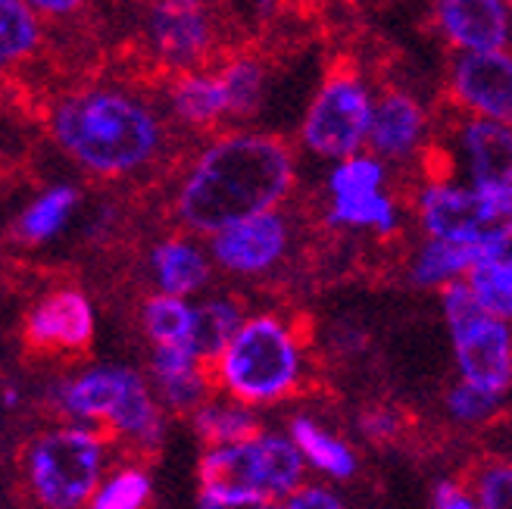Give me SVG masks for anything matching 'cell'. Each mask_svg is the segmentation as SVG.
I'll list each match as a JSON object with an SVG mask.
<instances>
[{
	"mask_svg": "<svg viewBox=\"0 0 512 509\" xmlns=\"http://www.w3.org/2000/svg\"><path fill=\"white\" fill-rule=\"evenodd\" d=\"M297 182V141L250 122L228 125L194 141L178 163L166 213L175 228L210 238L247 216L288 207Z\"/></svg>",
	"mask_w": 512,
	"mask_h": 509,
	"instance_id": "obj_1",
	"label": "cell"
},
{
	"mask_svg": "<svg viewBox=\"0 0 512 509\" xmlns=\"http://www.w3.org/2000/svg\"><path fill=\"white\" fill-rule=\"evenodd\" d=\"M44 138L88 182L125 185L153 175L175 144L160 104L141 88L91 79L57 91L44 107Z\"/></svg>",
	"mask_w": 512,
	"mask_h": 509,
	"instance_id": "obj_2",
	"label": "cell"
},
{
	"mask_svg": "<svg viewBox=\"0 0 512 509\" xmlns=\"http://www.w3.org/2000/svg\"><path fill=\"white\" fill-rule=\"evenodd\" d=\"M210 372L219 394L253 410L285 403L306 385L303 328L278 310H250Z\"/></svg>",
	"mask_w": 512,
	"mask_h": 509,
	"instance_id": "obj_3",
	"label": "cell"
},
{
	"mask_svg": "<svg viewBox=\"0 0 512 509\" xmlns=\"http://www.w3.org/2000/svg\"><path fill=\"white\" fill-rule=\"evenodd\" d=\"M419 235L475 247L512 244V185H475L447 169H422L406 194Z\"/></svg>",
	"mask_w": 512,
	"mask_h": 509,
	"instance_id": "obj_4",
	"label": "cell"
},
{
	"mask_svg": "<svg viewBox=\"0 0 512 509\" xmlns=\"http://www.w3.org/2000/svg\"><path fill=\"white\" fill-rule=\"evenodd\" d=\"M378 88L369 75L353 66H331L306 100L297 122V147L303 157L319 163H335L369 150V132L375 116Z\"/></svg>",
	"mask_w": 512,
	"mask_h": 509,
	"instance_id": "obj_5",
	"label": "cell"
},
{
	"mask_svg": "<svg viewBox=\"0 0 512 509\" xmlns=\"http://www.w3.org/2000/svg\"><path fill=\"white\" fill-rule=\"evenodd\" d=\"M107 431L94 425H57L25 447V475L44 509H82L100 488Z\"/></svg>",
	"mask_w": 512,
	"mask_h": 509,
	"instance_id": "obj_6",
	"label": "cell"
},
{
	"mask_svg": "<svg viewBox=\"0 0 512 509\" xmlns=\"http://www.w3.org/2000/svg\"><path fill=\"white\" fill-rule=\"evenodd\" d=\"M441 316L450 335L453 363L463 381L494 394L512 391V322L488 313L466 282L441 294Z\"/></svg>",
	"mask_w": 512,
	"mask_h": 509,
	"instance_id": "obj_7",
	"label": "cell"
},
{
	"mask_svg": "<svg viewBox=\"0 0 512 509\" xmlns=\"http://www.w3.org/2000/svg\"><path fill=\"white\" fill-rule=\"evenodd\" d=\"M216 0H147L141 16V54L160 75L216 63L225 50Z\"/></svg>",
	"mask_w": 512,
	"mask_h": 509,
	"instance_id": "obj_8",
	"label": "cell"
},
{
	"mask_svg": "<svg viewBox=\"0 0 512 509\" xmlns=\"http://www.w3.org/2000/svg\"><path fill=\"white\" fill-rule=\"evenodd\" d=\"M303 466L306 456L291 435L260 431L247 441L203 453L200 485L203 491H260L285 500L300 488Z\"/></svg>",
	"mask_w": 512,
	"mask_h": 509,
	"instance_id": "obj_9",
	"label": "cell"
},
{
	"mask_svg": "<svg viewBox=\"0 0 512 509\" xmlns=\"http://www.w3.org/2000/svg\"><path fill=\"white\" fill-rule=\"evenodd\" d=\"M297 238V216L288 207H275L222 228L207 238V244L222 278L228 282H263L291 263Z\"/></svg>",
	"mask_w": 512,
	"mask_h": 509,
	"instance_id": "obj_10",
	"label": "cell"
},
{
	"mask_svg": "<svg viewBox=\"0 0 512 509\" xmlns=\"http://www.w3.org/2000/svg\"><path fill=\"white\" fill-rule=\"evenodd\" d=\"M441 138V125L431 107L403 85L378 88L369 150L384 163L400 169H428L434 160V147Z\"/></svg>",
	"mask_w": 512,
	"mask_h": 509,
	"instance_id": "obj_11",
	"label": "cell"
},
{
	"mask_svg": "<svg viewBox=\"0 0 512 509\" xmlns=\"http://www.w3.org/2000/svg\"><path fill=\"white\" fill-rule=\"evenodd\" d=\"M434 163L475 185H512V125L450 110Z\"/></svg>",
	"mask_w": 512,
	"mask_h": 509,
	"instance_id": "obj_12",
	"label": "cell"
},
{
	"mask_svg": "<svg viewBox=\"0 0 512 509\" xmlns=\"http://www.w3.org/2000/svg\"><path fill=\"white\" fill-rule=\"evenodd\" d=\"M94 328L97 313L88 291L79 285H54L25 307L19 335L29 353L79 356L91 347Z\"/></svg>",
	"mask_w": 512,
	"mask_h": 509,
	"instance_id": "obj_13",
	"label": "cell"
},
{
	"mask_svg": "<svg viewBox=\"0 0 512 509\" xmlns=\"http://www.w3.org/2000/svg\"><path fill=\"white\" fill-rule=\"evenodd\" d=\"M444 104L512 125V47L491 54H450L444 69Z\"/></svg>",
	"mask_w": 512,
	"mask_h": 509,
	"instance_id": "obj_14",
	"label": "cell"
},
{
	"mask_svg": "<svg viewBox=\"0 0 512 509\" xmlns=\"http://www.w3.org/2000/svg\"><path fill=\"white\" fill-rule=\"evenodd\" d=\"M157 97L172 122V129L194 141L235 125L232 104H228V91L222 85L216 63L163 75Z\"/></svg>",
	"mask_w": 512,
	"mask_h": 509,
	"instance_id": "obj_15",
	"label": "cell"
},
{
	"mask_svg": "<svg viewBox=\"0 0 512 509\" xmlns=\"http://www.w3.org/2000/svg\"><path fill=\"white\" fill-rule=\"evenodd\" d=\"M428 25L450 54L512 47V0H428Z\"/></svg>",
	"mask_w": 512,
	"mask_h": 509,
	"instance_id": "obj_16",
	"label": "cell"
},
{
	"mask_svg": "<svg viewBox=\"0 0 512 509\" xmlns=\"http://www.w3.org/2000/svg\"><path fill=\"white\" fill-rule=\"evenodd\" d=\"M144 269H147L150 291L194 297V300L207 294L219 275L207 238L175 225L147 244Z\"/></svg>",
	"mask_w": 512,
	"mask_h": 509,
	"instance_id": "obj_17",
	"label": "cell"
},
{
	"mask_svg": "<svg viewBox=\"0 0 512 509\" xmlns=\"http://www.w3.org/2000/svg\"><path fill=\"white\" fill-rule=\"evenodd\" d=\"M132 375H135L132 366H88L66 378H57L47 388V403L50 410L66 419L104 431L113 413L119 410Z\"/></svg>",
	"mask_w": 512,
	"mask_h": 509,
	"instance_id": "obj_18",
	"label": "cell"
},
{
	"mask_svg": "<svg viewBox=\"0 0 512 509\" xmlns=\"http://www.w3.org/2000/svg\"><path fill=\"white\" fill-rule=\"evenodd\" d=\"M85 207V194L75 182H50L25 197L7 225V241L16 250H44L57 244Z\"/></svg>",
	"mask_w": 512,
	"mask_h": 509,
	"instance_id": "obj_19",
	"label": "cell"
},
{
	"mask_svg": "<svg viewBox=\"0 0 512 509\" xmlns=\"http://www.w3.org/2000/svg\"><path fill=\"white\" fill-rule=\"evenodd\" d=\"M147 375L160 403L172 416H191L216 391L210 366L188 344H157L150 347Z\"/></svg>",
	"mask_w": 512,
	"mask_h": 509,
	"instance_id": "obj_20",
	"label": "cell"
},
{
	"mask_svg": "<svg viewBox=\"0 0 512 509\" xmlns=\"http://www.w3.org/2000/svg\"><path fill=\"white\" fill-rule=\"evenodd\" d=\"M478 257H481V250H475V247L419 235L416 244L406 250L403 278H406V285H413L416 291L441 294L444 288H450L456 282H466V275L472 272Z\"/></svg>",
	"mask_w": 512,
	"mask_h": 509,
	"instance_id": "obj_21",
	"label": "cell"
},
{
	"mask_svg": "<svg viewBox=\"0 0 512 509\" xmlns=\"http://www.w3.org/2000/svg\"><path fill=\"white\" fill-rule=\"evenodd\" d=\"M216 69H219L222 85L228 91L235 125L250 122L266 107L269 85H272L269 63L260 54H253V50H225V54L216 60Z\"/></svg>",
	"mask_w": 512,
	"mask_h": 509,
	"instance_id": "obj_22",
	"label": "cell"
},
{
	"mask_svg": "<svg viewBox=\"0 0 512 509\" xmlns=\"http://www.w3.org/2000/svg\"><path fill=\"white\" fill-rule=\"evenodd\" d=\"M247 316H250L247 303L235 291H207L203 297H197V322L191 338L194 353L207 366H213L222 356V350L232 344Z\"/></svg>",
	"mask_w": 512,
	"mask_h": 509,
	"instance_id": "obj_23",
	"label": "cell"
},
{
	"mask_svg": "<svg viewBox=\"0 0 512 509\" xmlns=\"http://www.w3.org/2000/svg\"><path fill=\"white\" fill-rule=\"evenodd\" d=\"M47 41V19L29 0H0V63L4 72L29 66Z\"/></svg>",
	"mask_w": 512,
	"mask_h": 509,
	"instance_id": "obj_24",
	"label": "cell"
},
{
	"mask_svg": "<svg viewBox=\"0 0 512 509\" xmlns=\"http://www.w3.org/2000/svg\"><path fill=\"white\" fill-rule=\"evenodd\" d=\"M194 322H197L194 297L150 291V294H144L141 307H138V325H141L144 338L150 341V347H157V344H188L191 347Z\"/></svg>",
	"mask_w": 512,
	"mask_h": 509,
	"instance_id": "obj_25",
	"label": "cell"
},
{
	"mask_svg": "<svg viewBox=\"0 0 512 509\" xmlns=\"http://www.w3.org/2000/svg\"><path fill=\"white\" fill-rule=\"evenodd\" d=\"M191 425L197 431V438L207 447L238 444V441H247L263 431L260 416H256L253 406H247L235 397H225V394H213L200 410H194Z\"/></svg>",
	"mask_w": 512,
	"mask_h": 509,
	"instance_id": "obj_26",
	"label": "cell"
},
{
	"mask_svg": "<svg viewBox=\"0 0 512 509\" xmlns=\"http://www.w3.org/2000/svg\"><path fill=\"white\" fill-rule=\"evenodd\" d=\"M466 285L484 310L512 322V244L481 253L466 275Z\"/></svg>",
	"mask_w": 512,
	"mask_h": 509,
	"instance_id": "obj_27",
	"label": "cell"
},
{
	"mask_svg": "<svg viewBox=\"0 0 512 509\" xmlns=\"http://www.w3.org/2000/svg\"><path fill=\"white\" fill-rule=\"evenodd\" d=\"M291 438L303 450L306 463L316 466L319 472H325L331 478H350L356 472L353 450L338 435H331L328 428H322L313 416H294Z\"/></svg>",
	"mask_w": 512,
	"mask_h": 509,
	"instance_id": "obj_28",
	"label": "cell"
},
{
	"mask_svg": "<svg viewBox=\"0 0 512 509\" xmlns=\"http://www.w3.org/2000/svg\"><path fill=\"white\" fill-rule=\"evenodd\" d=\"M150 478L138 466H122L88 500V509H147Z\"/></svg>",
	"mask_w": 512,
	"mask_h": 509,
	"instance_id": "obj_29",
	"label": "cell"
},
{
	"mask_svg": "<svg viewBox=\"0 0 512 509\" xmlns=\"http://www.w3.org/2000/svg\"><path fill=\"white\" fill-rule=\"evenodd\" d=\"M506 394H494L488 388H478L472 381L459 378L447 391V413L459 425H484L503 410Z\"/></svg>",
	"mask_w": 512,
	"mask_h": 509,
	"instance_id": "obj_30",
	"label": "cell"
},
{
	"mask_svg": "<svg viewBox=\"0 0 512 509\" xmlns=\"http://www.w3.org/2000/svg\"><path fill=\"white\" fill-rule=\"evenodd\" d=\"M475 494L484 509H512V463H491L475 472Z\"/></svg>",
	"mask_w": 512,
	"mask_h": 509,
	"instance_id": "obj_31",
	"label": "cell"
},
{
	"mask_svg": "<svg viewBox=\"0 0 512 509\" xmlns=\"http://www.w3.org/2000/svg\"><path fill=\"white\" fill-rule=\"evenodd\" d=\"M200 509H272V497L260 491H203Z\"/></svg>",
	"mask_w": 512,
	"mask_h": 509,
	"instance_id": "obj_32",
	"label": "cell"
},
{
	"mask_svg": "<svg viewBox=\"0 0 512 509\" xmlns=\"http://www.w3.org/2000/svg\"><path fill=\"white\" fill-rule=\"evenodd\" d=\"M360 428L369 441H394L403 428V419L391 406H369V410L360 416Z\"/></svg>",
	"mask_w": 512,
	"mask_h": 509,
	"instance_id": "obj_33",
	"label": "cell"
},
{
	"mask_svg": "<svg viewBox=\"0 0 512 509\" xmlns=\"http://www.w3.org/2000/svg\"><path fill=\"white\" fill-rule=\"evenodd\" d=\"M281 509H344V503L325 488H297L285 497Z\"/></svg>",
	"mask_w": 512,
	"mask_h": 509,
	"instance_id": "obj_34",
	"label": "cell"
},
{
	"mask_svg": "<svg viewBox=\"0 0 512 509\" xmlns=\"http://www.w3.org/2000/svg\"><path fill=\"white\" fill-rule=\"evenodd\" d=\"M29 4L47 19V22H66V19H75L82 16L91 0H29Z\"/></svg>",
	"mask_w": 512,
	"mask_h": 509,
	"instance_id": "obj_35",
	"label": "cell"
},
{
	"mask_svg": "<svg viewBox=\"0 0 512 509\" xmlns=\"http://www.w3.org/2000/svg\"><path fill=\"white\" fill-rule=\"evenodd\" d=\"M116 225H119V210L113 207V203H100V207L88 216L85 222V235L91 241H100V238H107L116 232Z\"/></svg>",
	"mask_w": 512,
	"mask_h": 509,
	"instance_id": "obj_36",
	"label": "cell"
},
{
	"mask_svg": "<svg viewBox=\"0 0 512 509\" xmlns=\"http://www.w3.org/2000/svg\"><path fill=\"white\" fill-rule=\"evenodd\" d=\"M434 509H484V506H475L463 488L453 485V481H444V485L434 491Z\"/></svg>",
	"mask_w": 512,
	"mask_h": 509,
	"instance_id": "obj_37",
	"label": "cell"
},
{
	"mask_svg": "<svg viewBox=\"0 0 512 509\" xmlns=\"http://www.w3.org/2000/svg\"><path fill=\"white\" fill-rule=\"evenodd\" d=\"M4 403H7V406H19V388H16V385H7V391H4Z\"/></svg>",
	"mask_w": 512,
	"mask_h": 509,
	"instance_id": "obj_38",
	"label": "cell"
}]
</instances>
